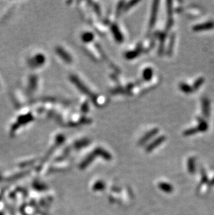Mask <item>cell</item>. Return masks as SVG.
Returning <instances> with one entry per match:
<instances>
[{
    "label": "cell",
    "mask_w": 214,
    "mask_h": 215,
    "mask_svg": "<svg viewBox=\"0 0 214 215\" xmlns=\"http://www.w3.org/2000/svg\"><path fill=\"white\" fill-rule=\"evenodd\" d=\"M214 28V22L210 21L208 22H205L203 24H199L195 25L193 27V30L195 32H200V31H205L212 29Z\"/></svg>",
    "instance_id": "cell-1"
},
{
    "label": "cell",
    "mask_w": 214,
    "mask_h": 215,
    "mask_svg": "<svg viewBox=\"0 0 214 215\" xmlns=\"http://www.w3.org/2000/svg\"><path fill=\"white\" fill-rule=\"evenodd\" d=\"M159 187L160 190L165 192V193H171V192L173 191V186L169 183L160 182L159 184Z\"/></svg>",
    "instance_id": "cell-5"
},
{
    "label": "cell",
    "mask_w": 214,
    "mask_h": 215,
    "mask_svg": "<svg viewBox=\"0 0 214 215\" xmlns=\"http://www.w3.org/2000/svg\"><path fill=\"white\" fill-rule=\"evenodd\" d=\"M165 137H159L157 139H156L155 141H154L152 143L150 146H148V147L147 148V151L148 152H150L152 151V150H153L154 148H155L156 147L159 146L160 143H163V141H165Z\"/></svg>",
    "instance_id": "cell-3"
},
{
    "label": "cell",
    "mask_w": 214,
    "mask_h": 215,
    "mask_svg": "<svg viewBox=\"0 0 214 215\" xmlns=\"http://www.w3.org/2000/svg\"><path fill=\"white\" fill-rule=\"evenodd\" d=\"M199 122V125H198V128L199 129V131L200 132H206L207 130L208 129V124L205 121L203 118L201 117H198L197 118Z\"/></svg>",
    "instance_id": "cell-7"
},
{
    "label": "cell",
    "mask_w": 214,
    "mask_h": 215,
    "mask_svg": "<svg viewBox=\"0 0 214 215\" xmlns=\"http://www.w3.org/2000/svg\"><path fill=\"white\" fill-rule=\"evenodd\" d=\"M60 50L61 51H59V53H60L61 55H63L62 56H63V58L65 59V60H66L67 62H70L71 59H70V56L67 55V54L64 52L63 50Z\"/></svg>",
    "instance_id": "cell-15"
},
{
    "label": "cell",
    "mask_w": 214,
    "mask_h": 215,
    "mask_svg": "<svg viewBox=\"0 0 214 215\" xmlns=\"http://www.w3.org/2000/svg\"><path fill=\"white\" fill-rule=\"evenodd\" d=\"M202 113L206 118L209 117L210 115V103L206 98L202 99Z\"/></svg>",
    "instance_id": "cell-2"
},
{
    "label": "cell",
    "mask_w": 214,
    "mask_h": 215,
    "mask_svg": "<svg viewBox=\"0 0 214 215\" xmlns=\"http://www.w3.org/2000/svg\"><path fill=\"white\" fill-rule=\"evenodd\" d=\"M105 183L100 181V182H97V183L95 184V185L93 186V189H94V190H95V191L103 190V189L105 188Z\"/></svg>",
    "instance_id": "cell-13"
},
{
    "label": "cell",
    "mask_w": 214,
    "mask_h": 215,
    "mask_svg": "<svg viewBox=\"0 0 214 215\" xmlns=\"http://www.w3.org/2000/svg\"><path fill=\"white\" fill-rule=\"evenodd\" d=\"M200 132L199 131V129L198 127H196V128H190L188 129L187 130H186V131L184 132V136H190V135H193L196 134L197 132Z\"/></svg>",
    "instance_id": "cell-10"
},
{
    "label": "cell",
    "mask_w": 214,
    "mask_h": 215,
    "mask_svg": "<svg viewBox=\"0 0 214 215\" xmlns=\"http://www.w3.org/2000/svg\"><path fill=\"white\" fill-rule=\"evenodd\" d=\"M204 77H199V79H198L193 84V90H197L198 89H199V86H202V84L204 83Z\"/></svg>",
    "instance_id": "cell-12"
},
{
    "label": "cell",
    "mask_w": 214,
    "mask_h": 215,
    "mask_svg": "<svg viewBox=\"0 0 214 215\" xmlns=\"http://www.w3.org/2000/svg\"><path fill=\"white\" fill-rule=\"evenodd\" d=\"M209 186H214V178H213V179L210 181V182H209Z\"/></svg>",
    "instance_id": "cell-16"
},
{
    "label": "cell",
    "mask_w": 214,
    "mask_h": 215,
    "mask_svg": "<svg viewBox=\"0 0 214 215\" xmlns=\"http://www.w3.org/2000/svg\"><path fill=\"white\" fill-rule=\"evenodd\" d=\"M158 2H154V5L153 7V11H152V15L151 20H150V26L152 27L153 25L155 23V21L156 20V15H157V11H158Z\"/></svg>",
    "instance_id": "cell-6"
},
{
    "label": "cell",
    "mask_w": 214,
    "mask_h": 215,
    "mask_svg": "<svg viewBox=\"0 0 214 215\" xmlns=\"http://www.w3.org/2000/svg\"><path fill=\"white\" fill-rule=\"evenodd\" d=\"M179 86H180V89H181L182 91H184L186 93H192L194 90L193 89V87H190L189 85H188V84H184V83L180 84Z\"/></svg>",
    "instance_id": "cell-9"
},
{
    "label": "cell",
    "mask_w": 214,
    "mask_h": 215,
    "mask_svg": "<svg viewBox=\"0 0 214 215\" xmlns=\"http://www.w3.org/2000/svg\"><path fill=\"white\" fill-rule=\"evenodd\" d=\"M200 173H201V182H200V185H202V184L207 183L209 180H208V176H207V175L206 173V171H205V170L203 168H201Z\"/></svg>",
    "instance_id": "cell-11"
},
{
    "label": "cell",
    "mask_w": 214,
    "mask_h": 215,
    "mask_svg": "<svg viewBox=\"0 0 214 215\" xmlns=\"http://www.w3.org/2000/svg\"><path fill=\"white\" fill-rule=\"evenodd\" d=\"M188 171L189 173L193 175L195 172V160L194 157H190L188 160Z\"/></svg>",
    "instance_id": "cell-4"
},
{
    "label": "cell",
    "mask_w": 214,
    "mask_h": 215,
    "mask_svg": "<svg viewBox=\"0 0 214 215\" xmlns=\"http://www.w3.org/2000/svg\"><path fill=\"white\" fill-rule=\"evenodd\" d=\"M174 43V34H173L171 36L170 45H169V47L168 49V53L169 54V55H171L172 51H173V49Z\"/></svg>",
    "instance_id": "cell-14"
},
{
    "label": "cell",
    "mask_w": 214,
    "mask_h": 215,
    "mask_svg": "<svg viewBox=\"0 0 214 215\" xmlns=\"http://www.w3.org/2000/svg\"><path fill=\"white\" fill-rule=\"evenodd\" d=\"M158 131H159L158 129H155L152 130V132H150V133H148V134H146V135L145 136V137L142 138L141 141H140V143H141V144H143V143H145L146 141H148V140H149V138H150V137H152L153 136L155 135V134H156V132H158Z\"/></svg>",
    "instance_id": "cell-8"
}]
</instances>
